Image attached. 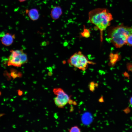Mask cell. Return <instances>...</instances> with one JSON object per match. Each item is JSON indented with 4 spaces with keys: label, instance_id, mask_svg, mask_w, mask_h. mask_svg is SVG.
Instances as JSON below:
<instances>
[{
    "label": "cell",
    "instance_id": "cell-1",
    "mask_svg": "<svg viewBox=\"0 0 132 132\" xmlns=\"http://www.w3.org/2000/svg\"><path fill=\"white\" fill-rule=\"evenodd\" d=\"M88 16L89 22L100 31L102 41L103 31L110 25L113 19L111 14L106 9L98 8L90 11Z\"/></svg>",
    "mask_w": 132,
    "mask_h": 132
},
{
    "label": "cell",
    "instance_id": "cell-2",
    "mask_svg": "<svg viewBox=\"0 0 132 132\" xmlns=\"http://www.w3.org/2000/svg\"><path fill=\"white\" fill-rule=\"evenodd\" d=\"M131 34L132 27L121 25L110 29L108 33V37L116 47L120 48L126 44L127 39Z\"/></svg>",
    "mask_w": 132,
    "mask_h": 132
},
{
    "label": "cell",
    "instance_id": "cell-3",
    "mask_svg": "<svg viewBox=\"0 0 132 132\" xmlns=\"http://www.w3.org/2000/svg\"><path fill=\"white\" fill-rule=\"evenodd\" d=\"M69 64L83 71H85L88 64H94V63L89 61L86 56L80 51L76 52L71 55L67 60Z\"/></svg>",
    "mask_w": 132,
    "mask_h": 132
},
{
    "label": "cell",
    "instance_id": "cell-4",
    "mask_svg": "<svg viewBox=\"0 0 132 132\" xmlns=\"http://www.w3.org/2000/svg\"><path fill=\"white\" fill-rule=\"evenodd\" d=\"M11 53L7 60L8 66L20 67L27 62V55L22 49L11 50Z\"/></svg>",
    "mask_w": 132,
    "mask_h": 132
},
{
    "label": "cell",
    "instance_id": "cell-5",
    "mask_svg": "<svg viewBox=\"0 0 132 132\" xmlns=\"http://www.w3.org/2000/svg\"><path fill=\"white\" fill-rule=\"evenodd\" d=\"M53 91L57 95L54 99L55 104L59 108H63L69 101V96L61 88H54Z\"/></svg>",
    "mask_w": 132,
    "mask_h": 132
},
{
    "label": "cell",
    "instance_id": "cell-6",
    "mask_svg": "<svg viewBox=\"0 0 132 132\" xmlns=\"http://www.w3.org/2000/svg\"><path fill=\"white\" fill-rule=\"evenodd\" d=\"M1 41L2 44L6 46H9L13 43L15 38L14 34L7 33L2 34Z\"/></svg>",
    "mask_w": 132,
    "mask_h": 132
},
{
    "label": "cell",
    "instance_id": "cell-7",
    "mask_svg": "<svg viewBox=\"0 0 132 132\" xmlns=\"http://www.w3.org/2000/svg\"><path fill=\"white\" fill-rule=\"evenodd\" d=\"M62 13V11L61 7L59 6H56L52 10L50 15L53 19L56 20L59 18Z\"/></svg>",
    "mask_w": 132,
    "mask_h": 132
},
{
    "label": "cell",
    "instance_id": "cell-8",
    "mask_svg": "<svg viewBox=\"0 0 132 132\" xmlns=\"http://www.w3.org/2000/svg\"><path fill=\"white\" fill-rule=\"evenodd\" d=\"M28 13L29 17L33 21L37 20L39 18V11L36 9L33 8L30 9Z\"/></svg>",
    "mask_w": 132,
    "mask_h": 132
},
{
    "label": "cell",
    "instance_id": "cell-9",
    "mask_svg": "<svg viewBox=\"0 0 132 132\" xmlns=\"http://www.w3.org/2000/svg\"><path fill=\"white\" fill-rule=\"evenodd\" d=\"M81 35L83 37L88 38L90 36V33L89 30L87 29H85L81 33Z\"/></svg>",
    "mask_w": 132,
    "mask_h": 132
},
{
    "label": "cell",
    "instance_id": "cell-10",
    "mask_svg": "<svg viewBox=\"0 0 132 132\" xmlns=\"http://www.w3.org/2000/svg\"><path fill=\"white\" fill-rule=\"evenodd\" d=\"M98 84L97 83H95L94 82L92 81L90 83L89 85V87L90 90L92 91H94L95 89V88L98 87Z\"/></svg>",
    "mask_w": 132,
    "mask_h": 132
},
{
    "label": "cell",
    "instance_id": "cell-11",
    "mask_svg": "<svg viewBox=\"0 0 132 132\" xmlns=\"http://www.w3.org/2000/svg\"><path fill=\"white\" fill-rule=\"evenodd\" d=\"M68 130L70 132H81L80 129L77 126H75L72 127Z\"/></svg>",
    "mask_w": 132,
    "mask_h": 132
},
{
    "label": "cell",
    "instance_id": "cell-12",
    "mask_svg": "<svg viewBox=\"0 0 132 132\" xmlns=\"http://www.w3.org/2000/svg\"><path fill=\"white\" fill-rule=\"evenodd\" d=\"M126 44L128 45L132 46V34L130 35L126 41Z\"/></svg>",
    "mask_w": 132,
    "mask_h": 132
},
{
    "label": "cell",
    "instance_id": "cell-13",
    "mask_svg": "<svg viewBox=\"0 0 132 132\" xmlns=\"http://www.w3.org/2000/svg\"><path fill=\"white\" fill-rule=\"evenodd\" d=\"M130 110L129 108H126L125 109V110H124L125 112V113H129L130 111Z\"/></svg>",
    "mask_w": 132,
    "mask_h": 132
},
{
    "label": "cell",
    "instance_id": "cell-14",
    "mask_svg": "<svg viewBox=\"0 0 132 132\" xmlns=\"http://www.w3.org/2000/svg\"><path fill=\"white\" fill-rule=\"evenodd\" d=\"M22 94H23V92H22V91L20 90H18V94L19 95L21 96L22 95Z\"/></svg>",
    "mask_w": 132,
    "mask_h": 132
},
{
    "label": "cell",
    "instance_id": "cell-15",
    "mask_svg": "<svg viewBox=\"0 0 132 132\" xmlns=\"http://www.w3.org/2000/svg\"><path fill=\"white\" fill-rule=\"evenodd\" d=\"M129 101L130 105L132 107V96L130 98Z\"/></svg>",
    "mask_w": 132,
    "mask_h": 132
},
{
    "label": "cell",
    "instance_id": "cell-16",
    "mask_svg": "<svg viewBox=\"0 0 132 132\" xmlns=\"http://www.w3.org/2000/svg\"><path fill=\"white\" fill-rule=\"evenodd\" d=\"M99 101L100 102H104V101L103 97H101V98H100Z\"/></svg>",
    "mask_w": 132,
    "mask_h": 132
},
{
    "label": "cell",
    "instance_id": "cell-17",
    "mask_svg": "<svg viewBox=\"0 0 132 132\" xmlns=\"http://www.w3.org/2000/svg\"><path fill=\"white\" fill-rule=\"evenodd\" d=\"M20 2H24L27 0H18Z\"/></svg>",
    "mask_w": 132,
    "mask_h": 132
}]
</instances>
